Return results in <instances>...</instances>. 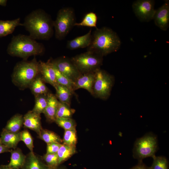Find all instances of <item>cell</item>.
<instances>
[{
	"label": "cell",
	"instance_id": "obj_20",
	"mask_svg": "<svg viewBox=\"0 0 169 169\" xmlns=\"http://www.w3.org/2000/svg\"><path fill=\"white\" fill-rule=\"evenodd\" d=\"M22 26L20 19L18 18L12 20H0V37H5L12 33L16 28Z\"/></svg>",
	"mask_w": 169,
	"mask_h": 169
},
{
	"label": "cell",
	"instance_id": "obj_25",
	"mask_svg": "<svg viewBox=\"0 0 169 169\" xmlns=\"http://www.w3.org/2000/svg\"><path fill=\"white\" fill-rule=\"evenodd\" d=\"M97 19L96 14L91 12L85 14L80 22H76L74 26L94 27L96 28Z\"/></svg>",
	"mask_w": 169,
	"mask_h": 169
},
{
	"label": "cell",
	"instance_id": "obj_2",
	"mask_svg": "<svg viewBox=\"0 0 169 169\" xmlns=\"http://www.w3.org/2000/svg\"><path fill=\"white\" fill-rule=\"evenodd\" d=\"M121 44L118 34L111 29L106 27L97 28L92 33L91 43L87 51L103 57L117 51Z\"/></svg>",
	"mask_w": 169,
	"mask_h": 169
},
{
	"label": "cell",
	"instance_id": "obj_18",
	"mask_svg": "<svg viewBox=\"0 0 169 169\" xmlns=\"http://www.w3.org/2000/svg\"><path fill=\"white\" fill-rule=\"evenodd\" d=\"M58 102L55 95L49 93L48 94L47 104L43 113L47 120L49 122L55 121Z\"/></svg>",
	"mask_w": 169,
	"mask_h": 169
},
{
	"label": "cell",
	"instance_id": "obj_29",
	"mask_svg": "<svg viewBox=\"0 0 169 169\" xmlns=\"http://www.w3.org/2000/svg\"><path fill=\"white\" fill-rule=\"evenodd\" d=\"M62 144L76 146L77 142V136L76 128L65 130Z\"/></svg>",
	"mask_w": 169,
	"mask_h": 169
},
{
	"label": "cell",
	"instance_id": "obj_19",
	"mask_svg": "<svg viewBox=\"0 0 169 169\" xmlns=\"http://www.w3.org/2000/svg\"><path fill=\"white\" fill-rule=\"evenodd\" d=\"M11 155L9 163L7 165L10 168L14 169H21L25 162L26 155L19 148L11 150Z\"/></svg>",
	"mask_w": 169,
	"mask_h": 169
},
{
	"label": "cell",
	"instance_id": "obj_11",
	"mask_svg": "<svg viewBox=\"0 0 169 169\" xmlns=\"http://www.w3.org/2000/svg\"><path fill=\"white\" fill-rule=\"evenodd\" d=\"M155 24L160 29L166 31L169 25V2L166 1L164 3L156 9L153 19Z\"/></svg>",
	"mask_w": 169,
	"mask_h": 169
},
{
	"label": "cell",
	"instance_id": "obj_13",
	"mask_svg": "<svg viewBox=\"0 0 169 169\" xmlns=\"http://www.w3.org/2000/svg\"><path fill=\"white\" fill-rule=\"evenodd\" d=\"M23 125L24 127L35 132L38 135L42 128L40 114L33 110H30L23 116Z\"/></svg>",
	"mask_w": 169,
	"mask_h": 169
},
{
	"label": "cell",
	"instance_id": "obj_17",
	"mask_svg": "<svg viewBox=\"0 0 169 169\" xmlns=\"http://www.w3.org/2000/svg\"><path fill=\"white\" fill-rule=\"evenodd\" d=\"M0 138L3 144L10 149H15L19 142L21 141V131L13 132L3 128Z\"/></svg>",
	"mask_w": 169,
	"mask_h": 169
},
{
	"label": "cell",
	"instance_id": "obj_5",
	"mask_svg": "<svg viewBox=\"0 0 169 169\" xmlns=\"http://www.w3.org/2000/svg\"><path fill=\"white\" fill-rule=\"evenodd\" d=\"M76 23L75 15L73 8L66 7L59 9L55 20L54 21L56 38L59 40L64 39L74 26Z\"/></svg>",
	"mask_w": 169,
	"mask_h": 169
},
{
	"label": "cell",
	"instance_id": "obj_22",
	"mask_svg": "<svg viewBox=\"0 0 169 169\" xmlns=\"http://www.w3.org/2000/svg\"><path fill=\"white\" fill-rule=\"evenodd\" d=\"M77 152L76 146L62 144L57 153L59 164L61 165Z\"/></svg>",
	"mask_w": 169,
	"mask_h": 169
},
{
	"label": "cell",
	"instance_id": "obj_39",
	"mask_svg": "<svg viewBox=\"0 0 169 169\" xmlns=\"http://www.w3.org/2000/svg\"><path fill=\"white\" fill-rule=\"evenodd\" d=\"M7 0H0V5L5 6L6 5Z\"/></svg>",
	"mask_w": 169,
	"mask_h": 169
},
{
	"label": "cell",
	"instance_id": "obj_35",
	"mask_svg": "<svg viewBox=\"0 0 169 169\" xmlns=\"http://www.w3.org/2000/svg\"><path fill=\"white\" fill-rule=\"evenodd\" d=\"M62 144L59 143H52L47 144V153H57Z\"/></svg>",
	"mask_w": 169,
	"mask_h": 169
},
{
	"label": "cell",
	"instance_id": "obj_14",
	"mask_svg": "<svg viewBox=\"0 0 169 169\" xmlns=\"http://www.w3.org/2000/svg\"><path fill=\"white\" fill-rule=\"evenodd\" d=\"M95 71L81 73L74 83V91L79 89H84L92 95Z\"/></svg>",
	"mask_w": 169,
	"mask_h": 169
},
{
	"label": "cell",
	"instance_id": "obj_10",
	"mask_svg": "<svg viewBox=\"0 0 169 169\" xmlns=\"http://www.w3.org/2000/svg\"><path fill=\"white\" fill-rule=\"evenodd\" d=\"M155 2L152 0H138L132 4L133 11L142 22H148L153 19L156 9Z\"/></svg>",
	"mask_w": 169,
	"mask_h": 169
},
{
	"label": "cell",
	"instance_id": "obj_32",
	"mask_svg": "<svg viewBox=\"0 0 169 169\" xmlns=\"http://www.w3.org/2000/svg\"><path fill=\"white\" fill-rule=\"evenodd\" d=\"M150 169H169L168 162L166 158L163 156H155Z\"/></svg>",
	"mask_w": 169,
	"mask_h": 169
},
{
	"label": "cell",
	"instance_id": "obj_28",
	"mask_svg": "<svg viewBox=\"0 0 169 169\" xmlns=\"http://www.w3.org/2000/svg\"><path fill=\"white\" fill-rule=\"evenodd\" d=\"M48 94L35 95V105L32 110L39 114L43 113L47 104Z\"/></svg>",
	"mask_w": 169,
	"mask_h": 169
},
{
	"label": "cell",
	"instance_id": "obj_31",
	"mask_svg": "<svg viewBox=\"0 0 169 169\" xmlns=\"http://www.w3.org/2000/svg\"><path fill=\"white\" fill-rule=\"evenodd\" d=\"M54 122L64 130L76 128L77 125L75 121L72 118H58Z\"/></svg>",
	"mask_w": 169,
	"mask_h": 169
},
{
	"label": "cell",
	"instance_id": "obj_1",
	"mask_svg": "<svg viewBox=\"0 0 169 169\" xmlns=\"http://www.w3.org/2000/svg\"><path fill=\"white\" fill-rule=\"evenodd\" d=\"M22 24L35 40H48L54 33V21L50 16L41 9L34 10L25 17Z\"/></svg>",
	"mask_w": 169,
	"mask_h": 169
},
{
	"label": "cell",
	"instance_id": "obj_38",
	"mask_svg": "<svg viewBox=\"0 0 169 169\" xmlns=\"http://www.w3.org/2000/svg\"><path fill=\"white\" fill-rule=\"evenodd\" d=\"M50 169H68L67 167L65 166L62 165L61 164L59 165L58 166L54 168Z\"/></svg>",
	"mask_w": 169,
	"mask_h": 169
},
{
	"label": "cell",
	"instance_id": "obj_6",
	"mask_svg": "<svg viewBox=\"0 0 169 169\" xmlns=\"http://www.w3.org/2000/svg\"><path fill=\"white\" fill-rule=\"evenodd\" d=\"M157 136L151 132L146 133L136 141L133 149V157L139 161L146 157L152 158L158 150Z\"/></svg>",
	"mask_w": 169,
	"mask_h": 169
},
{
	"label": "cell",
	"instance_id": "obj_12",
	"mask_svg": "<svg viewBox=\"0 0 169 169\" xmlns=\"http://www.w3.org/2000/svg\"><path fill=\"white\" fill-rule=\"evenodd\" d=\"M40 66V74L43 81L48 83L54 88L57 84L54 67L50 59L47 62L39 61Z\"/></svg>",
	"mask_w": 169,
	"mask_h": 169
},
{
	"label": "cell",
	"instance_id": "obj_36",
	"mask_svg": "<svg viewBox=\"0 0 169 169\" xmlns=\"http://www.w3.org/2000/svg\"><path fill=\"white\" fill-rule=\"evenodd\" d=\"M130 169H150V168L144 164L142 161H139L137 165Z\"/></svg>",
	"mask_w": 169,
	"mask_h": 169
},
{
	"label": "cell",
	"instance_id": "obj_9",
	"mask_svg": "<svg viewBox=\"0 0 169 169\" xmlns=\"http://www.w3.org/2000/svg\"><path fill=\"white\" fill-rule=\"evenodd\" d=\"M50 60L57 69L73 83L81 74L71 58L64 56Z\"/></svg>",
	"mask_w": 169,
	"mask_h": 169
},
{
	"label": "cell",
	"instance_id": "obj_4",
	"mask_svg": "<svg viewBox=\"0 0 169 169\" xmlns=\"http://www.w3.org/2000/svg\"><path fill=\"white\" fill-rule=\"evenodd\" d=\"M39 74L40 64L34 58L30 61H23L17 64L13 70L12 80L16 85L25 88L30 87Z\"/></svg>",
	"mask_w": 169,
	"mask_h": 169
},
{
	"label": "cell",
	"instance_id": "obj_34",
	"mask_svg": "<svg viewBox=\"0 0 169 169\" xmlns=\"http://www.w3.org/2000/svg\"><path fill=\"white\" fill-rule=\"evenodd\" d=\"M21 139L31 152L33 151L34 147L33 140L29 131L26 129L21 131Z\"/></svg>",
	"mask_w": 169,
	"mask_h": 169
},
{
	"label": "cell",
	"instance_id": "obj_23",
	"mask_svg": "<svg viewBox=\"0 0 169 169\" xmlns=\"http://www.w3.org/2000/svg\"><path fill=\"white\" fill-rule=\"evenodd\" d=\"M23 116L21 115L17 114L13 115L8 121L4 128L6 130L13 132H18L23 125Z\"/></svg>",
	"mask_w": 169,
	"mask_h": 169
},
{
	"label": "cell",
	"instance_id": "obj_26",
	"mask_svg": "<svg viewBox=\"0 0 169 169\" xmlns=\"http://www.w3.org/2000/svg\"><path fill=\"white\" fill-rule=\"evenodd\" d=\"M32 92L35 95H47L48 89L41 77H37L30 86Z\"/></svg>",
	"mask_w": 169,
	"mask_h": 169
},
{
	"label": "cell",
	"instance_id": "obj_8",
	"mask_svg": "<svg viewBox=\"0 0 169 169\" xmlns=\"http://www.w3.org/2000/svg\"><path fill=\"white\" fill-rule=\"evenodd\" d=\"M71 59L81 73L94 72L100 68L103 61V57L89 51L77 55Z\"/></svg>",
	"mask_w": 169,
	"mask_h": 169
},
{
	"label": "cell",
	"instance_id": "obj_37",
	"mask_svg": "<svg viewBox=\"0 0 169 169\" xmlns=\"http://www.w3.org/2000/svg\"><path fill=\"white\" fill-rule=\"evenodd\" d=\"M11 150L2 144L0 138V154L4 152H10Z\"/></svg>",
	"mask_w": 169,
	"mask_h": 169
},
{
	"label": "cell",
	"instance_id": "obj_27",
	"mask_svg": "<svg viewBox=\"0 0 169 169\" xmlns=\"http://www.w3.org/2000/svg\"><path fill=\"white\" fill-rule=\"evenodd\" d=\"M75 112V110L74 109L71 108L70 106L59 101L56 111V118H71Z\"/></svg>",
	"mask_w": 169,
	"mask_h": 169
},
{
	"label": "cell",
	"instance_id": "obj_40",
	"mask_svg": "<svg viewBox=\"0 0 169 169\" xmlns=\"http://www.w3.org/2000/svg\"><path fill=\"white\" fill-rule=\"evenodd\" d=\"M0 169H14L10 168L7 165H2L0 166Z\"/></svg>",
	"mask_w": 169,
	"mask_h": 169
},
{
	"label": "cell",
	"instance_id": "obj_16",
	"mask_svg": "<svg viewBox=\"0 0 169 169\" xmlns=\"http://www.w3.org/2000/svg\"><path fill=\"white\" fill-rule=\"evenodd\" d=\"M92 37V31L90 29L85 34L68 41L67 43L66 47L72 50L87 48L91 44Z\"/></svg>",
	"mask_w": 169,
	"mask_h": 169
},
{
	"label": "cell",
	"instance_id": "obj_24",
	"mask_svg": "<svg viewBox=\"0 0 169 169\" xmlns=\"http://www.w3.org/2000/svg\"><path fill=\"white\" fill-rule=\"evenodd\" d=\"M39 139L44 141L47 144L52 143H59L62 144V139L60 136L54 132L43 129L38 135Z\"/></svg>",
	"mask_w": 169,
	"mask_h": 169
},
{
	"label": "cell",
	"instance_id": "obj_21",
	"mask_svg": "<svg viewBox=\"0 0 169 169\" xmlns=\"http://www.w3.org/2000/svg\"><path fill=\"white\" fill-rule=\"evenodd\" d=\"M56 93L55 95L59 101L70 106L72 95L73 93L66 87L58 84L55 87Z\"/></svg>",
	"mask_w": 169,
	"mask_h": 169
},
{
	"label": "cell",
	"instance_id": "obj_30",
	"mask_svg": "<svg viewBox=\"0 0 169 169\" xmlns=\"http://www.w3.org/2000/svg\"><path fill=\"white\" fill-rule=\"evenodd\" d=\"M54 66L55 69L56 80L58 84L66 87L71 91L74 95L75 94L73 82L60 73L54 65Z\"/></svg>",
	"mask_w": 169,
	"mask_h": 169
},
{
	"label": "cell",
	"instance_id": "obj_15",
	"mask_svg": "<svg viewBox=\"0 0 169 169\" xmlns=\"http://www.w3.org/2000/svg\"><path fill=\"white\" fill-rule=\"evenodd\" d=\"M40 156L30 151L27 155L21 169H50Z\"/></svg>",
	"mask_w": 169,
	"mask_h": 169
},
{
	"label": "cell",
	"instance_id": "obj_33",
	"mask_svg": "<svg viewBox=\"0 0 169 169\" xmlns=\"http://www.w3.org/2000/svg\"><path fill=\"white\" fill-rule=\"evenodd\" d=\"M42 157L45 163L51 169L55 168L59 165L57 153H46Z\"/></svg>",
	"mask_w": 169,
	"mask_h": 169
},
{
	"label": "cell",
	"instance_id": "obj_3",
	"mask_svg": "<svg viewBox=\"0 0 169 169\" xmlns=\"http://www.w3.org/2000/svg\"><path fill=\"white\" fill-rule=\"evenodd\" d=\"M45 51V48L42 44L29 35L22 34L13 36L7 49L10 55L24 59L31 56L42 55Z\"/></svg>",
	"mask_w": 169,
	"mask_h": 169
},
{
	"label": "cell",
	"instance_id": "obj_7",
	"mask_svg": "<svg viewBox=\"0 0 169 169\" xmlns=\"http://www.w3.org/2000/svg\"><path fill=\"white\" fill-rule=\"evenodd\" d=\"M114 83L112 75L99 68L95 71L92 95L95 97L105 100L109 97Z\"/></svg>",
	"mask_w": 169,
	"mask_h": 169
}]
</instances>
